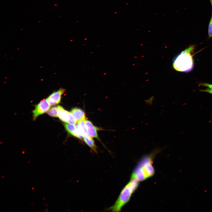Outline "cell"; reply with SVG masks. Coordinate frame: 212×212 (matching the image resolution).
Masks as SVG:
<instances>
[{"label":"cell","mask_w":212,"mask_h":212,"mask_svg":"<svg viewBox=\"0 0 212 212\" xmlns=\"http://www.w3.org/2000/svg\"><path fill=\"white\" fill-rule=\"evenodd\" d=\"M64 125L66 130L69 134L79 139H82V136L80 132L77 125L68 123H65Z\"/></svg>","instance_id":"7"},{"label":"cell","mask_w":212,"mask_h":212,"mask_svg":"<svg viewBox=\"0 0 212 212\" xmlns=\"http://www.w3.org/2000/svg\"><path fill=\"white\" fill-rule=\"evenodd\" d=\"M209 0L210 2V3H211V6L212 7V0Z\"/></svg>","instance_id":"15"},{"label":"cell","mask_w":212,"mask_h":212,"mask_svg":"<svg viewBox=\"0 0 212 212\" xmlns=\"http://www.w3.org/2000/svg\"><path fill=\"white\" fill-rule=\"evenodd\" d=\"M49 104L46 99H44L36 105L32 111L33 120H36L39 115L47 112L50 108Z\"/></svg>","instance_id":"4"},{"label":"cell","mask_w":212,"mask_h":212,"mask_svg":"<svg viewBox=\"0 0 212 212\" xmlns=\"http://www.w3.org/2000/svg\"><path fill=\"white\" fill-rule=\"evenodd\" d=\"M201 85L208 87V88L204 90H201V91L207 92L212 94V84L207 83H201Z\"/></svg>","instance_id":"13"},{"label":"cell","mask_w":212,"mask_h":212,"mask_svg":"<svg viewBox=\"0 0 212 212\" xmlns=\"http://www.w3.org/2000/svg\"><path fill=\"white\" fill-rule=\"evenodd\" d=\"M58 106H54L49 110L47 112L50 116L53 117H57L58 115Z\"/></svg>","instance_id":"12"},{"label":"cell","mask_w":212,"mask_h":212,"mask_svg":"<svg viewBox=\"0 0 212 212\" xmlns=\"http://www.w3.org/2000/svg\"><path fill=\"white\" fill-rule=\"evenodd\" d=\"M212 38V11L208 27V38Z\"/></svg>","instance_id":"14"},{"label":"cell","mask_w":212,"mask_h":212,"mask_svg":"<svg viewBox=\"0 0 212 212\" xmlns=\"http://www.w3.org/2000/svg\"><path fill=\"white\" fill-rule=\"evenodd\" d=\"M65 90L60 88L56 91L53 92L46 99L51 106H53L59 104L61 101L62 95Z\"/></svg>","instance_id":"6"},{"label":"cell","mask_w":212,"mask_h":212,"mask_svg":"<svg viewBox=\"0 0 212 212\" xmlns=\"http://www.w3.org/2000/svg\"><path fill=\"white\" fill-rule=\"evenodd\" d=\"M83 140L85 143L94 152H97V147L93 139L89 136L84 137Z\"/></svg>","instance_id":"10"},{"label":"cell","mask_w":212,"mask_h":212,"mask_svg":"<svg viewBox=\"0 0 212 212\" xmlns=\"http://www.w3.org/2000/svg\"><path fill=\"white\" fill-rule=\"evenodd\" d=\"M59 112L58 116L62 121L69 124H74L76 121L70 112L65 110L62 106H58Z\"/></svg>","instance_id":"5"},{"label":"cell","mask_w":212,"mask_h":212,"mask_svg":"<svg viewBox=\"0 0 212 212\" xmlns=\"http://www.w3.org/2000/svg\"><path fill=\"white\" fill-rule=\"evenodd\" d=\"M139 181L135 178L130 180L123 187L114 203L108 208L111 212H120L122 208L129 201L132 194L138 188Z\"/></svg>","instance_id":"3"},{"label":"cell","mask_w":212,"mask_h":212,"mask_svg":"<svg viewBox=\"0 0 212 212\" xmlns=\"http://www.w3.org/2000/svg\"><path fill=\"white\" fill-rule=\"evenodd\" d=\"M70 112L77 122L85 120V113L84 111L80 108H73L71 109Z\"/></svg>","instance_id":"9"},{"label":"cell","mask_w":212,"mask_h":212,"mask_svg":"<svg viewBox=\"0 0 212 212\" xmlns=\"http://www.w3.org/2000/svg\"><path fill=\"white\" fill-rule=\"evenodd\" d=\"M85 121L89 136L99 139L97 131L99 129L94 126L90 121L85 120Z\"/></svg>","instance_id":"8"},{"label":"cell","mask_w":212,"mask_h":212,"mask_svg":"<svg viewBox=\"0 0 212 212\" xmlns=\"http://www.w3.org/2000/svg\"><path fill=\"white\" fill-rule=\"evenodd\" d=\"M196 46L191 45L177 55L174 59L172 66L178 72H188L194 67L193 53Z\"/></svg>","instance_id":"2"},{"label":"cell","mask_w":212,"mask_h":212,"mask_svg":"<svg viewBox=\"0 0 212 212\" xmlns=\"http://www.w3.org/2000/svg\"><path fill=\"white\" fill-rule=\"evenodd\" d=\"M160 151L158 149H156L150 154L143 156L134 168L131 178L135 179L140 182L153 176L155 172L153 165V158Z\"/></svg>","instance_id":"1"},{"label":"cell","mask_w":212,"mask_h":212,"mask_svg":"<svg viewBox=\"0 0 212 212\" xmlns=\"http://www.w3.org/2000/svg\"><path fill=\"white\" fill-rule=\"evenodd\" d=\"M85 120L78 122V127L82 137L89 136L87 129L85 123Z\"/></svg>","instance_id":"11"}]
</instances>
